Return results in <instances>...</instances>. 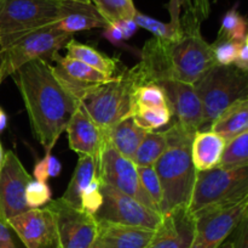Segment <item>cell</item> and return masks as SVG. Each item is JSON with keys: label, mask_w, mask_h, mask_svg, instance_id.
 Segmentation results:
<instances>
[{"label": "cell", "mask_w": 248, "mask_h": 248, "mask_svg": "<svg viewBox=\"0 0 248 248\" xmlns=\"http://www.w3.org/2000/svg\"><path fill=\"white\" fill-rule=\"evenodd\" d=\"M210 130L222 136L225 141L248 130V99L240 100L228 106L212 123Z\"/></svg>", "instance_id": "cell-22"}, {"label": "cell", "mask_w": 248, "mask_h": 248, "mask_svg": "<svg viewBox=\"0 0 248 248\" xmlns=\"http://www.w3.org/2000/svg\"><path fill=\"white\" fill-rule=\"evenodd\" d=\"M61 172H62V164H61L60 159L50 155L48 157V177H56L61 174Z\"/></svg>", "instance_id": "cell-43"}, {"label": "cell", "mask_w": 248, "mask_h": 248, "mask_svg": "<svg viewBox=\"0 0 248 248\" xmlns=\"http://www.w3.org/2000/svg\"><path fill=\"white\" fill-rule=\"evenodd\" d=\"M101 192L103 195V203L94 214L97 221L142 226L153 230L159 226L161 214L130 195L124 194L104 182H101Z\"/></svg>", "instance_id": "cell-10"}, {"label": "cell", "mask_w": 248, "mask_h": 248, "mask_svg": "<svg viewBox=\"0 0 248 248\" xmlns=\"http://www.w3.org/2000/svg\"><path fill=\"white\" fill-rule=\"evenodd\" d=\"M4 157H5V152L2 150L1 142H0V172H1V167H2V162H4Z\"/></svg>", "instance_id": "cell-46"}, {"label": "cell", "mask_w": 248, "mask_h": 248, "mask_svg": "<svg viewBox=\"0 0 248 248\" xmlns=\"http://www.w3.org/2000/svg\"><path fill=\"white\" fill-rule=\"evenodd\" d=\"M46 207L55 218L58 248H91L98 232L93 214L72 206L62 197L50 201Z\"/></svg>", "instance_id": "cell-9"}, {"label": "cell", "mask_w": 248, "mask_h": 248, "mask_svg": "<svg viewBox=\"0 0 248 248\" xmlns=\"http://www.w3.org/2000/svg\"><path fill=\"white\" fill-rule=\"evenodd\" d=\"M166 130L169 145L153 165L162 187L161 215L178 207H189L198 174L191 158L195 134L186 131L177 122Z\"/></svg>", "instance_id": "cell-3"}, {"label": "cell", "mask_w": 248, "mask_h": 248, "mask_svg": "<svg viewBox=\"0 0 248 248\" xmlns=\"http://www.w3.org/2000/svg\"><path fill=\"white\" fill-rule=\"evenodd\" d=\"M203 108V122L211 124L228 106L248 99V70L216 65L194 84Z\"/></svg>", "instance_id": "cell-7"}, {"label": "cell", "mask_w": 248, "mask_h": 248, "mask_svg": "<svg viewBox=\"0 0 248 248\" xmlns=\"http://www.w3.org/2000/svg\"><path fill=\"white\" fill-rule=\"evenodd\" d=\"M98 177L101 182H104L124 194L130 195L131 197L157 212L155 204L140 185L137 165L131 159L120 155L107 141V139L99 155Z\"/></svg>", "instance_id": "cell-11"}, {"label": "cell", "mask_w": 248, "mask_h": 248, "mask_svg": "<svg viewBox=\"0 0 248 248\" xmlns=\"http://www.w3.org/2000/svg\"><path fill=\"white\" fill-rule=\"evenodd\" d=\"M97 177H98V162L92 156L79 155L77 167L62 198L72 206L81 208L82 194Z\"/></svg>", "instance_id": "cell-23"}, {"label": "cell", "mask_w": 248, "mask_h": 248, "mask_svg": "<svg viewBox=\"0 0 248 248\" xmlns=\"http://www.w3.org/2000/svg\"><path fill=\"white\" fill-rule=\"evenodd\" d=\"M118 26L120 27L121 32L124 34V39H130L131 36L135 35L137 33L138 28L140 26L137 24V22L135 21V18H126V19H121V21L116 22Z\"/></svg>", "instance_id": "cell-40"}, {"label": "cell", "mask_w": 248, "mask_h": 248, "mask_svg": "<svg viewBox=\"0 0 248 248\" xmlns=\"http://www.w3.org/2000/svg\"><path fill=\"white\" fill-rule=\"evenodd\" d=\"M248 212V196L232 206L196 216L195 237L190 248H218L228 240Z\"/></svg>", "instance_id": "cell-12"}, {"label": "cell", "mask_w": 248, "mask_h": 248, "mask_svg": "<svg viewBox=\"0 0 248 248\" xmlns=\"http://www.w3.org/2000/svg\"><path fill=\"white\" fill-rule=\"evenodd\" d=\"M241 44L242 41L225 40V39H217L215 43L211 44L217 65H234L239 55Z\"/></svg>", "instance_id": "cell-33"}, {"label": "cell", "mask_w": 248, "mask_h": 248, "mask_svg": "<svg viewBox=\"0 0 248 248\" xmlns=\"http://www.w3.org/2000/svg\"><path fill=\"white\" fill-rule=\"evenodd\" d=\"M6 124H7L6 113L0 108V131H2L5 128H6Z\"/></svg>", "instance_id": "cell-44"}, {"label": "cell", "mask_w": 248, "mask_h": 248, "mask_svg": "<svg viewBox=\"0 0 248 248\" xmlns=\"http://www.w3.org/2000/svg\"><path fill=\"white\" fill-rule=\"evenodd\" d=\"M103 203V195L101 192V180L97 177L89 185L81 196V208L91 214H96Z\"/></svg>", "instance_id": "cell-35"}, {"label": "cell", "mask_w": 248, "mask_h": 248, "mask_svg": "<svg viewBox=\"0 0 248 248\" xmlns=\"http://www.w3.org/2000/svg\"><path fill=\"white\" fill-rule=\"evenodd\" d=\"M137 172L143 190L155 204L157 212L161 214L162 187L156 172L153 167H137Z\"/></svg>", "instance_id": "cell-32"}, {"label": "cell", "mask_w": 248, "mask_h": 248, "mask_svg": "<svg viewBox=\"0 0 248 248\" xmlns=\"http://www.w3.org/2000/svg\"><path fill=\"white\" fill-rule=\"evenodd\" d=\"M109 22L99 14L93 4L63 1L62 16L53 27L61 32L73 34L75 32L94 28H107Z\"/></svg>", "instance_id": "cell-19"}, {"label": "cell", "mask_w": 248, "mask_h": 248, "mask_svg": "<svg viewBox=\"0 0 248 248\" xmlns=\"http://www.w3.org/2000/svg\"><path fill=\"white\" fill-rule=\"evenodd\" d=\"M147 107H170L164 89L156 83L138 85L133 89L132 112L136 108H147Z\"/></svg>", "instance_id": "cell-27"}, {"label": "cell", "mask_w": 248, "mask_h": 248, "mask_svg": "<svg viewBox=\"0 0 248 248\" xmlns=\"http://www.w3.org/2000/svg\"><path fill=\"white\" fill-rule=\"evenodd\" d=\"M154 231L142 226L98 221L94 243L101 248H147Z\"/></svg>", "instance_id": "cell-18"}, {"label": "cell", "mask_w": 248, "mask_h": 248, "mask_svg": "<svg viewBox=\"0 0 248 248\" xmlns=\"http://www.w3.org/2000/svg\"><path fill=\"white\" fill-rule=\"evenodd\" d=\"M73 34L50 26L17 35L0 38V84L5 78L31 61L53 60L61 49L65 48Z\"/></svg>", "instance_id": "cell-5"}, {"label": "cell", "mask_w": 248, "mask_h": 248, "mask_svg": "<svg viewBox=\"0 0 248 248\" xmlns=\"http://www.w3.org/2000/svg\"><path fill=\"white\" fill-rule=\"evenodd\" d=\"M31 177L12 151L5 152L0 172V219H9L31 209L26 201V190Z\"/></svg>", "instance_id": "cell-13"}, {"label": "cell", "mask_w": 248, "mask_h": 248, "mask_svg": "<svg viewBox=\"0 0 248 248\" xmlns=\"http://www.w3.org/2000/svg\"><path fill=\"white\" fill-rule=\"evenodd\" d=\"M91 2L109 23L133 18L137 14L133 0H91Z\"/></svg>", "instance_id": "cell-29"}, {"label": "cell", "mask_w": 248, "mask_h": 248, "mask_svg": "<svg viewBox=\"0 0 248 248\" xmlns=\"http://www.w3.org/2000/svg\"><path fill=\"white\" fill-rule=\"evenodd\" d=\"M50 155L51 152H46L45 157L39 159L38 162L35 163V165H34L33 175L35 180L46 182L48 177H48V157H50Z\"/></svg>", "instance_id": "cell-38"}, {"label": "cell", "mask_w": 248, "mask_h": 248, "mask_svg": "<svg viewBox=\"0 0 248 248\" xmlns=\"http://www.w3.org/2000/svg\"><path fill=\"white\" fill-rule=\"evenodd\" d=\"M103 36L109 41V43L113 44L114 46H118V48H123V49H126V50L133 51V49L128 48V45H126L125 44L124 34L116 22H113V23L109 24L107 28H104Z\"/></svg>", "instance_id": "cell-36"}, {"label": "cell", "mask_w": 248, "mask_h": 248, "mask_svg": "<svg viewBox=\"0 0 248 248\" xmlns=\"http://www.w3.org/2000/svg\"><path fill=\"white\" fill-rule=\"evenodd\" d=\"M58 1H74V2H85V4H91V0H58Z\"/></svg>", "instance_id": "cell-47"}, {"label": "cell", "mask_w": 248, "mask_h": 248, "mask_svg": "<svg viewBox=\"0 0 248 248\" xmlns=\"http://www.w3.org/2000/svg\"><path fill=\"white\" fill-rule=\"evenodd\" d=\"M248 165V130L227 141L219 167H242Z\"/></svg>", "instance_id": "cell-31"}, {"label": "cell", "mask_w": 248, "mask_h": 248, "mask_svg": "<svg viewBox=\"0 0 248 248\" xmlns=\"http://www.w3.org/2000/svg\"><path fill=\"white\" fill-rule=\"evenodd\" d=\"M227 141L212 130H198L191 142V158L196 172L219 165Z\"/></svg>", "instance_id": "cell-20"}, {"label": "cell", "mask_w": 248, "mask_h": 248, "mask_svg": "<svg viewBox=\"0 0 248 248\" xmlns=\"http://www.w3.org/2000/svg\"><path fill=\"white\" fill-rule=\"evenodd\" d=\"M91 248H101V247H99V246H97L96 243H93V245L91 246Z\"/></svg>", "instance_id": "cell-48"}, {"label": "cell", "mask_w": 248, "mask_h": 248, "mask_svg": "<svg viewBox=\"0 0 248 248\" xmlns=\"http://www.w3.org/2000/svg\"><path fill=\"white\" fill-rule=\"evenodd\" d=\"M67 49V55L72 57L78 58L82 61L86 65L91 66L94 70L109 75V77H116V72L119 70V60L113 58L106 53H101L93 46H90L87 44L80 43L75 39H70L65 45Z\"/></svg>", "instance_id": "cell-24"}, {"label": "cell", "mask_w": 248, "mask_h": 248, "mask_svg": "<svg viewBox=\"0 0 248 248\" xmlns=\"http://www.w3.org/2000/svg\"><path fill=\"white\" fill-rule=\"evenodd\" d=\"M58 0H5L0 9V38L56 23L62 16Z\"/></svg>", "instance_id": "cell-8"}, {"label": "cell", "mask_w": 248, "mask_h": 248, "mask_svg": "<svg viewBox=\"0 0 248 248\" xmlns=\"http://www.w3.org/2000/svg\"><path fill=\"white\" fill-rule=\"evenodd\" d=\"M248 196V165L216 167L198 172L189 211L198 216L205 212L232 206Z\"/></svg>", "instance_id": "cell-4"}, {"label": "cell", "mask_w": 248, "mask_h": 248, "mask_svg": "<svg viewBox=\"0 0 248 248\" xmlns=\"http://www.w3.org/2000/svg\"><path fill=\"white\" fill-rule=\"evenodd\" d=\"M147 130L136 123L132 116L121 119L106 130V139L120 155L132 160Z\"/></svg>", "instance_id": "cell-21"}, {"label": "cell", "mask_w": 248, "mask_h": 248, "mask_svg": "<svg viewBox=\"0 0 248 248\" xmlns=\"http://www.w3.org/2000/svg\"><path fill=\"white\" fill-rule=\"evenodd\" d=\"M0 248H17L12 238L10 226L1 219H0Z\"/></svg>", "instance_id": "cell-39"}, {"label": "cell", "mask_w": 248, "mask_h": 248, "mask_svg": "<svg viewBox=\"0 0 248 248\" xmlns=\"http://www.w3.org/2000/svg\"><path fill=\"white\" fill-rule=\"evenodd\" d=\"M181 15L183 33L177 40L153 36L147 40L140 62L133 68L138 85L160 79H174L195 84L217 65L211 44L201 34V19L190 0L184 1Z\"/></svg>", "instance_id": "cell-1"}, {"label": "cell", "mask_w": 248, "mask_h": 248, "mask_svg": "<svg viewBox=\"0 0 248 248\" xmlns=\"http://www.w3.org/2000/svg\"><path fill=\"white\" fill-rule=\"evenodd\" d=\"M136 123L147 131L155 130L161 126L167 125L173 118L170 107H147V108H136L131 113Z\"/></svg>", "instance_id": "cell-30"}, {"label": "cell", "mask_w": 248, "mask_h": 248, "mask_svg": "<svg viewBox=\"0 0 248 248\" xmlns=\"http://www.w3.org/2000/svg\"><path fill=\"white\" fill-rule=\"evenodd\" d=\"M190 2L193 4L194 9L196 10V12H198L201 21H203V19H206L208 16H210V12H211L210 0H190Z\"/></svg>", "instance_id": "cell-41"}, {"label": "cell", "mask_w": 248, "mask_h": 248, "mask_svg": "<svg viewBox=\"0 0 248 248\" xmlns=\"http://www.w3.org/2000/svg\"><path fill=\"white\" fill-rule=\"evenodd\" d=\"M6 223L26 248H58L56 221L47 207L31 208Z\"/></svg>", "instance_id": "cell-14"}, {"label": "cell", "mask_w": 248, "mask_h": 248, "mask_svg": "<svg viewBox=\"0 0 248 248\" xmlns=\"http://www.w3.org/2000/svg\"><path fill=\"white\" fill-rule=\"evenodd\" d=\"M245 41H246V43L248 44V33H247V35H246V38H245Z\"/></svg>", "instance_id": "cell-50"}, {"label": "cell", "mask_w": 248, "mask_h": 248, "mask_svg": "<svg viewBox=\"0 0 248 248\" xmlns=\"http://www.w3.org/2000/svg\"><path fill=\"white\" fill-rule=\"evenodd\" d=\"M65 130L69 147L73 151L79 155L92 156L98 162L99 155L106 142V131L80 105L70 118Z\"/></svg>", "instance_id": "cell-17"}, {"label": "cell", "mask_w": 248, "mask_h": 248, "mask_svg": "<svg viewBox=\"0 0 248 248\" xmlns=\"http://www.w3.org/2000/svg\"><path fill=\"white\" fill-rule=\"evenodd\" d=\"M11 77L24 102L34 138L45 152H51L79 101L61 84L53 66L44 58L26 63Z\"/></svg>", "instance_id": "cell-2"}, {"label": "cell", "mask_w": 248, "mask_h": 248, "mask_svg": "<svg viewBox=\"0 0 248 248\" xmlns=\"http://www.w3.org/2000/svg\"><path fill=\"white\" fill-rule=\"evenodd\" d=\"M196 219L188 207L162 214L147 248H190L195 237Z\"/></svg>", "instance_id": "cell-16"}, {"label": "cell", "mask_w": 248, "mask_h": 248, "mask_svg": "<svg viewBox=\"0 0 248 248\" xmlns=\"http://www.w3.org/2000/svg\"><path fill=\"white\" fill-rule=\"evenodd\" d=\"M138 87L132 68L123 72L108 83L92 84L79 97V105L104 131L131 116L132 91Z\"/></svg>", "instance_id": "cell-6"}, {"label": "cell", "mask_w": 248, "mask_h": 248, "mask_svg": "<svg viewBox=\"0 0 248 248\" xmlns=\"http://www.w3.org/2000/svg\"><path fill=\"white\" fill-rule=\"evenodd\" d=\"M4 1H5V0H0V9H1V6H2V4H4Z\"/></svg>", "instance_id": "cell-49"}, {"label": "cell", "mask_w": 248, "mask_h": 248, "mask_svg": "<svg viewBox=\"0 0 248 248\" xmlns=\"http://www.w3.org/2000/svg\"><path fill=\"white\" fill-rule=\"evenodd\" d=\"M234 248H248V212L232 233Z\"/></svg>", "instance_id": "cell-37"}, {"label": "cell", "mask_w": 248, "mask_h": 248, "mask_svg": "<svg viewBox=\"0 0 248 248\" xmlns=\"http://www.w3.org/2000/svg\"><path fill=\"white\" fill-rule=\"evenodd\" d=\"M248 21L237 11L236 6L225 12L220 22V29L217 39L244 41L247 35Z\"/></svg>", "instance_id": "cell-28"}, {"label": "cell", "mask_w": 248, "mask_h": 248, "mask_svg": "<svg viewBox=\"0 0 248 248\" xmlns=\"http://www.w3.org/2000/svg\"><path fill=\"white\" fill-rule=\"evenodd\" d=\"M169 145V134L164 131H147L140 141L132 162L137 167H153Z\"/></svg>", "instance_id": "cell-25"}, {"label": "cell", "mask_w": 248, "mask_h": 248, "mask_svg": "<svg viewBox=\"0 0 248 248\" xmlns=\"http://www.w3.org/2000/svg\"><path fill=\"white\" fill-rule=\"evenodd\" d=\"M154 83L164 89L174 122L191 134L205 125L202 104L193 84L174 79H160Z\"/></svg>", "instance_id": "cell-15"}, {"label": "cell", "mask_w": 248, "mask_h": 248, "mask_svg": "<svg viewBox=\"0 0 248 248\" xmlns=\"http://www.w3.org/2000/svg\"><path fill=\"white\" fill-rule=\"evenodd\" d=\"M133 18L137 22L138 26L149 31L156 38L165 39V40H177L181 38L182 33H183L181 19L171 18V21L166 23V22L153 18L148 15L140 14V11H137Z\"/></svg>", "instance_id": "cell-26"}, {"label": "cell", "mask_w": 248, "mask_h": 248, "mask_svg": "<svg viewBox=\"0 0 248 248\" xmlns=\"http://www.w3.org/2000/svg\"><path fill=\"white\" fill-rule=\"evenodd\" d=\"M234 65L242 68V70H248V44L245 40L242 41L241 46H240L239 55H237Z\"/></svg>", "instance_id": "cell-42"}, {"label": "cell", "mask_w": 248, "mask_h": 248, "mask_svg": "<svg viewBox=\"0 0 248 248\" xmlns=\"http://www.w3.org/2000/svg\"><path fill=\"white\" fill-rule=\"evenodd\" d=\"M52 191L47 182L31 180L26 190V201L29 208H40L51 201Z\"/></svg>", "instance_id": "cell-34"}, {"label": "cell", "mask_w": 248, "mask_h": 248, "mask_svg": "<svg viewBox=\"0 0 248 248\" xmlns=\"http://www.w3.org/2000/svg\"><path fill=\"white\" fill-rule=\"evenodd\" d=\"M218 248H234V242H232V238H228V240L225 241V242H223Z\"/></svg>", "instance_id": "cell-45"}]
</instances>
